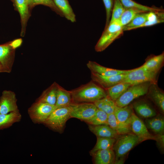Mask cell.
Masks as SVG:
<instances>
[{
    "instance_id": "1",
    "label": "cell",
    "mask_w": 164,
    "mask_h": 164,
    "mask_svg": "<svg viewBox=\"0 0 164 164\" xmlns=\"http://www.w3.org/2000/svg\"><path fill=\"white\" fill-rule=\"evenodd\" d=\"M70 92L74 103H93L108 96L106 90L92 80Z\"/></svg>"
},
{
    "instance_id": "2",
    "label": "cell",
    "mask_w": 164,
    "mask_h": 164,
    "mask_svg": "<svg viewBox=\"0 0 164 164\" xmlns=\"http://www.w3.org/2000/svg\"><path fill=\"white\" fill-rule=\"evenodd\" d=\"M140 142L138 138L131 132L120 135L116 139L112 148L115 155L114 164L123 163L127 154Z\"/></svg>"
},
{
    "instance_id": "3",
    "label": "cell",
    "mask_w": 164,
    "mask_h": 164,
    "mask_svg": "<svg viewBox=\"0 0 164 164\" xmlns=\"http://www.w3.org/2000/svg\"><path fill=\"white\" fill-rule=\"evenodd\" d=\"M123 27L119 19L109 23L103 32L101 37L95 46V50L102 52L106 49L115 40L123 34Z\"/></svg>"
},
{
    "instance_id": "4",
    "label": "cell",
    "mask_w": 164,
    "mask_h": 164,
    "mask_svg": "<svg viewBox=\"0 0 164 164\" xmlns=\"http://www.w3.org/2000/svg\"><path fill=\"white\" fill-rule=\"evenodd\" d=\"M70 113L69 105L57 107L43 123L53 130L61 133L67 121L70 118Z\"/></svg>"
},
{
    "instance_id": "5",
    "label": "cell",
    "mask_w": 164,
    "mask_h": 164,
    "mask_svg": "<svg viewBox=\"0 0 164 164\" xmlns=\"http://www.w3.org/2000/svg\"><path fill=\"white\" fill-rule=\"evenodd\" d=\"M152 83L146 82L131 85L115 101L116 105L121 107L127 106L134 100L147 94Z\"/></svg>"
},
{
    "instance_id": "6",
    "label": "cell",
    "mask_w": 164,
    "mask_h": 164,
    "mask_svg": "<svg viewBox=\"0 0 164 164\" xmlns=\"http://www.w3.org/2000/svg\"><path fill=\"white\" fill-rule=\"evenodd\" d=\"M158 73L149 71L140 67L132 69L125 74L122 81L132 85L146 82L157 83Z\"/></svg>"
},
{
    "instance_id": "7",
    "label": "cell",
    "mask_w": 164,
    "mask_h": 164,
    "mask_svg": "<svg viewBox=\"0 0 164 164\" xmlns=\"http://www.w3.org/2000/svg\"><path fill=\"white\" fill-rule=\"evenodd\" d=\"M57 107L48 103L37 101L28 110V113L32 121L43 123Z\"/></svg>"
},
{
    "instance_id": "8",
    "label": "cell",
    "mask_w": 164,
    "mask_h": 164,
    "mask_svg": "<svg viewBox=\"0 0 164 164\" xmlns=\"http://www.w3.org/2000/svg\"><path fill=\"white\" fill-rule=\"evenodd\" d=\"M69 106L70 118H78L85 122L92 118L97 109L93 103H73Z\"/></svg>"
},
{
    "instance_id": "9",
    "label": "cell",
    "mask_w": 164,
    "mask_h": 164,
    "mask_svg": "<svg viewBox=\"0 0 164 164\" xmlns=\"http://www.w3.org/2000/svg\"><path fill=\"white\" fill-rule=\"evenodd\" d=\"M130 127L131 132L138 138L141 142L147 140H154L155 135L149 132L143 121L134 112L131 117Z\"/></svg>"
},
{
    "instance_id": "10",
    "label": "cell",
    "mask_w": 164,
    "mask_h": 164,
    "mask_svg": "<svg viewBox=\"0 0 164 164\" xmlns=\"http://www.w3.org/2000/svg\"><path fill=\"white\" fill-rule=\"evenodd\" d=\"M17 101L14 92L8 90L3 91L0 97V114L19 111Z\"/></svg>"
},
{
    "instance_id": "11",
    "label": "cell",
    "mask_w": 164,
    "mask_h": 164,
    "mask_svg": "<svg viewBox=\"0 0 164 164\" xmlns=\"http://www.w3.org/2000/svg\"><path fill=\"white\" fill-rule=\"evenodd\" d=\"M125 74L104 76L91 72V77L93 81L104 90H106L114 85L122 82Z\"/></svg>"
},
{
    "instance_id": "12",
    "label": "cell",
    "mask_w": 164,
    "mask_h": 164,
    "mask_svg": "<svg viewBox=\"0 0 164 164\" xmlns=\"http://www.w3.org/2000/svg\"><path fill=\"white\" fill-rule=\"evenodd\" d=\"M87 66L91 72L104 76H111L121 74H125L129 72L130 70H120L103 66L93 61H89Z\"/></svg>"
},
{
    "instance_id": "13",
    "label": "cell",
    "mask_w": 164,
    "mask_h": 164,
    "mask_svg": "<svg viewBox=\"0 0 164 164\" xmlns=\"http://www.w3.org/2000/svg\"><path fill=\"white\" fill-rule=\"evenodd\" d=\"M8 44L0 45V62L5 72L11 71L14 60V50Z\"/></svg>"
},
{
    "instance_id": "14",
    "label": "cell",
    "mask_w": 164,
    "mask_h": 164,
    "mask_svg": "<svg viewBox=\"0 0 164 164\" xmlns=\"http://www.w3.org/2000/svg\"><path fill=\"white\" fill-rule=\"evenodd\" d=\"M149 97L152 100L159 110L164 112V93L157 83H152L150 86L147 93Z\"/></svg>"
},
{
    "instance_id": "15",
    "label": "cell",
    "mask_w": 164,
    "mask_h": 164,
    "mask_svg": "<svg viewBox=\"0 0 164 164\" xmlns=\"http://www.w3.org/2000/svg\"><path fill=\"white\" fill-rule=\"evenodd\" d=\"M164 53L157 55H151L145 60V63L141 67L152 72L158 73L164 65Z\"/></svg>"
},
{
    "instance_id": "16",
    "label": "cell",
    "mask_w": 164,
    "mask_h": 164,
    "mask_svg": "<svg viewBox=\"0 0 164 164\" xmlns=\"http://www.w3.org/2000/svg\"><path fill=\"white\" fill-rule=\"evenodd\" d=\"M133 112L132 105L129 104L122 107L116 105L114 114L119 122L130 127L131 117Z\"/></svg>"
},
{
    "instance_id": "17",
    "label": "cell",
    "mask_w": 164,
    "mask_h": 164,
    "mask_svg": "<svg viewBox=\"0 0 164 164\" xmlns=\"http://www.w3.org/2000/svg\"><path fill=\"white\" fill-rule=\"evenodd\" d=\"M95 164H114L115 155L112 149L98 150L91 155Z\"/></svg>"
},
{
    "instance_id": "18",
    "label": "cell",
    "mask_w": 164,
    "mask_h": 164,
    "mask_svg": "<svg viewBox=\"0 0 164 164\" xmlns=\"http://www.w3.org/2000/svg\"><path fill=\"white\" fill-rule=\"evenodd\" d=\"M132 106L136 112L143 118H149L156 114L155 109L145 101H141L135 102Z\"/></svg>"
},
{
    "instance_id": "19",
    "label": "cell",
    "mask_w": 164,
    "mask_h": 164,
    "mask_svg": "<svg viewBox=\"0 0 164 164\" xmlns=\"http://www.w3.org/2000/svg\"><path fill=\"white\" fill-rule=\"evenodd\" d=\"M88 127L90 130L97 137L117 138L120 135L108 125H89Z\"/></svg>"
},
{
    "instance_id": "20",
    "label": "cell",
    "mask_w": 164,
    "mask_h": 164,
    "mask_svg": "<svg viewBox=\"0 0 164 164\" xmlns=\"http://www.w3.org/2000/svg\"><path fill=\"white\" fill-rule=\"evenodd\" d=\"M17 9L20 14L22 24L21 34L24 35L27 22L30 16L29 6L26 0H14Z\"/></svg>"
},
{
    "instance_id": "21",
    "label": "cell",
    "mask_w": 164,
    "mask_h": 164,
    "mask_svg": "<svg viewBox=\"0 0 164 164\" xmlns=\"http://www.w3.org/2000/svg\"><path fill=\"white\" fill-rule=\"evenodd\" d=\"M21 118L19 111L0 114V130L9 128L15 123L20 121Z\"/></svg>"
},
{
    "instance_id": "22",
    "label": "cell",
    "mask_w": 164,
    "mask_h": 164,
    "mask_svg": "<svg viewBox=\"0 0 164 164\" xmlns=\"http://www.w3.org/2000/svg\"><path fill=\"white\" fill-rule=\"evenodd\" d=\"M73 103L70 91L66 90L57 84L55 105L60 107L68 106Z\"/></svg>"
},
{
    "instance_id": "23",
    "label": "cell",
    "mask_w": 164,
    "mask_h": 164,
    "mask_svg": "<svg viewBox=\"0 0 164 164\" xmlns=\"http://www.w3.org/2000/svg\"><path fill=\"white\" fill-rule=\"evenodd\" d=\"M56 7L62 12L64 16L71 22L76 21V15L68 0H53Z\"/></svg>"
},
{
    "instance_id": "24",
    "label": "cell",
    "mask_w": 164,
    "mask_h": 164,
    "mask_svg": "<svg viewBox=\"0 0 164 164\" xmlns=\"http://www.w3.org/2000/svg\"><path fill=\"white\" fill-rule=\"evenodd\" d=\"M131 85L129 83L122 81L105 90L108 96L115 101Z\"/></svg>"
},
{
    "instance_id": "25",
    "label": "cell",
    "mask_w": 164,
    "mask_h": 164,
    "mask_svg": "<svg viewBox=\"0 0 164 164\" xmlns=\"http://www.w3.org/2000/svg\"><path fill=\"white\" fill-rule=\"evenodd\" d=\"M107 122L108 125L119 135L132 132L130 127L124 125L118 121L114 113L108 114Z\"/></svg>"
},
{
    "instance_id": "26",
    "label": "cell",
    "mask_w": 164,
    "mask_h": 164,
    "mask_svg": "<svg viewBox=\"0 0 164 164\" xmlns=\"http://www.w3.org/2000/svg\"><path fill=\"white\" fill-rule=\"evenodd\" d=\"M57 85V84L56 83H54L43 92L37 101L52 105H55Z\"/></svg>"
},
{
    "instance_id": "27",
    "label": "cell",
    "mask_w": 164,
    "mask_h": 164,
    "mask_svg": "<svg viewBox=\"0 0 164 164\" xmlns=\"http://www.w3.org/2000/svg\"><path fill=\"white\" fill-rule=\"evenodd\" d=\"M146 126L156 134H163L164 119L161 116H156L146 120Z\"/></svg>"
},
{
    "instance_id": "28",
    "label": "cell",
    "mask_w": 164,
    "mask_h": 164,
    "mask_svg": "<svg viewBox=\"0 0 164 164\" xmlns=\"http://www.w3.org/2000/svg\"><path fill=\"white\" fill-rule=\"evenodd\" d=\"M93 103L98 109L108 114L114 113L116 106L115 101L108 96Z\"/></svg>"
},
{
    "instance_id": "29",
    "label": "cell",
    "mask_w": 164,
    "mask_h": 164,
    "mask_svg": "<svg viewBox=\"0 0 164 164\" xmlns=\"http://www.w3.org/2000/svg\"><path fill=\"white\" fill-rule=\"evenodd\" d=\"M116 139L114 138L97 137L96 144L90 151L91 155L98 150L112 149Z\"/></svg>"
},
{
    "instance_id": "30",
    "label": "cell",
    "mask_w": 164,
    "mask_h": 164,
    "mask_svg": "<svg viewBox=\"0 0 164 164\" xmlns=\"http://www.w3.org/2000/svg\"><path fill=\"white\" fill-rule=\"evenodd\" d=\"M147 12L135 8L125 9L119 19L121 25L124 26L128 24L138 14L141 13Z\"/></svg>"
},
{
    "instance_id": "31",
    "label": "cell",
    "mask_w": 164,
    "mask_h": 164,
    "mask_svg": "<svg viewBox=\"0 0 164 164\" xmlns=\"http://www.w3.org/2000/svg\"><path fill=\"white\" fill-rule=\"evenodd\" d=\"M149 12L141 13L137 15L128 24L123 27L124 31L135 29L148 19Z\"/></svg>"
},
{
    "instance_id": "32",
    "label": "cell",
    "mask_w": 164,
    "mask_h": 164,
    "mask_svg": "<svg viewBox=\"0 0 164 164\" xmlns=\"http://www.w3.org/2000/svg\"><path fill=\"white\" fill-rule=\"evenodd\" d=\"M125 9L129 8H137L146 12H163L161 9L151 7L137 3L132 0H119Z\"/></svg>"
},
{
    "instance_id": "33",
    "label": "cell",
    "mask_w": 164,
    "mask_h": 164,
    "mask_svg": "<svg viewBox=\"0 0 164 164\" xmlns=\"http://www.w3.org/2000/svg\"><path fill=\"white\" fill-rule=\"evenodd\" d=\"M108 114L104 112L97 109L94 116L85 121L89 125H108Z\"/></svg>"
},
{
    "instance_id": "34",
    "label": "cell",
    "mask_w": 164,
    "mask_h": 164,
    "mask_svg": "<svg viewBox=\"0 0 164 164\" xmlns=\"http://www.w3.org/2000/svg\"><path fill=\"white\" fill-rule=\"evenodd\" d=\"M125 9V8L119 0H114L112 16L109 23L119 19Z\"/></svg>"
},
{
    "instance_id": "35",
    "label": "cell",
    "mask_w": 164,
    "mask_h": 164,
    "mask_svg": "<svg viewBox=\"0 0 164 164\" xmlns=\"http://www.w3.org/2000/svg\"><path fill=\"white\" fill-rule=\"evenodd\" d=\"M38 5L48 6L60 16H64L63 13L56 7L53 0H32V7Z\"/></svg>"
},
{
    "instance_id": "36",
    "label": "cell",
    "mask_w": 164,
    "mask_h": 164,
    "mask_svg": "<svg viewBox=\"0 0 164 164\" xmlns=\"http://www.w3.org/2000/svg\"><path fill=\"white\" fill-rule=\"evenodd\" d=\"M106 12V22L104 29L109 25L114 4V0H103Z\"/></svg>"
},
{
    "instance_id": "37",
    "label": "cell",
    "mask_w": 164,
    "mask_h": 164,
    "mask_svg": "<svg viewBox=\"0 0 164 164\" xmlns=\"http://www.w3.org/2000/svg\"><path fill=\"white\" fill-rule=\"evenodd\" d=\"M154 140H155L160 149L163 150L164 147V134H156L155 135Z\"/></svg>"
},
{
    "instance_id": "38",
    "label": "cell",
    "mask_w": 164,
    "mask_h": 164,
    "mask_svg": "<svg viewBox=\"0 0 164 164\" xmlns=\"http://www.w3.org/2000/svg\"><path fill=\"white\" fill-rule=\"evenodd\" d=\"M22 42L21 39H17L13 40L9 44L13 49L15 50L20 46Z\"/></svg>"
},
{
    "instance_id": "39",
    "label": "cell",
    "mask_w": 164,
    "mask_h": 164,
    "mask_svg": "<svg viewBox=\"0 0 164 164\" xmlns=\"http://www.w3.org/2000/svg\"><path fill=\"white\" fill-rule=\"evenodd\" d=\"M26 1L29 7H32V0H26Z\"/></svg>"
},
{
    "instance_id": "40",
    "label": "cell",
    "mask_w": 164,
    "mask_h": 164,
    "mask_svg": "<svg viewBox=\"0 0 164 164\" xmlns=\"http://www.w3.org/2000/svg\"><path fill=\"white\" fill-rule=\"evenodd\" d=\"M4 72L3 68L0 62V73Z\"/></svg>"
}]
</instances>
